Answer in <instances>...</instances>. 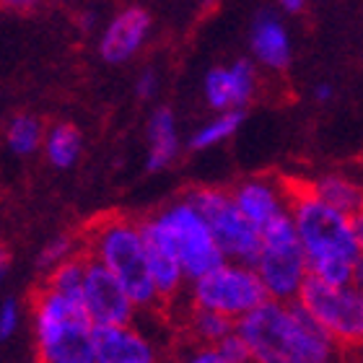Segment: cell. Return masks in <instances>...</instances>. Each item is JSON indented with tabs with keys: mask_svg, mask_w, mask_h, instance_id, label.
Returning <instances> with one entry per match:
<instances>
[{
	"mask_svg": "<svg viewBox=\"0 0 363 363\" xmlns=\"http://www.w3.org/2000/svg\"><path fill=\"white\" fill-rule=\"evenodd\" d=\"M81 303H84L94 327L125 325V322H135L140 317V309L135 306L133 296L128 294V288L122 286L112 270H106L94 257H89V265H86Z\"/></svg>",
	"mask_w": 363,
	"mask_h": 363,
	"instance_id": "10",
	"label": "cell"
},
{
	"mask_svg": "<svg viewBox=\"0 0 363 363\" xmlns=\"http://www.w3.org/2000/svg\"><path fill=\"white\" fill-rule=\"evenodd\" d=\"M174 358L177 363H226L213 345H195V342H184Z\"/></svg>",
	"mask_w": 363,
	"mask_h": 363,
	"instance_id": "26",
	"label": "cell"
},
{
	"mask_svg": "<svg viewBox=\"0 0 363 363\" xmlns=\"http://www.w3.org/2000/svg\"><path fill=\"white\" fill-rule=\"evenodd\" d=\"M213 348L218 350L220 358H223L226 363H255V361H252L250 345H247L244 335L239 333L236 327L226 335V337H223V340L218 342V345H213Z\"/></svg>",
	"mask_w": 363,
	"mask_h": 363,
	"instance_id": "24",
	"label": "cell"
},
{
	"mask_svg": "<svg viewBox=\"0 0 363 363\" xmlns=\"http://www.w3.org/2000/svg\"><path fill=\"white\" fill-rule=\"evenodd\" d=\"M244 114L242 109H228V112H220L216 120H211L208 125L197 130L192 140H189V148L192 151H205V148H211L216 143H223L226 138H231L236 133V128L242 125Z\"/></svg>",
	"mask_w": 363,
	"mask_h": 363,
	"instance_id": "21",
	"label": "cell"
},
{
	"mask_svg": "<svg viewBox=\"0 0 363 363\" xmlns=\"http://www.w3.org/2000/svg\"><path fill=\"white\" fill-rule=\"evenodd\" d=\"M6 143L16 156H29V153L37 151L39 145H45V133H42V125H39L37 117L16 114L13 120L8 122Z\"/></svg>",
	"mask_w": 363,
	"mask_h": 363,
	"instance_id": "19",
	"label": "cell"
},
{
	"mask_svg": "<svg viewBox=\"0 0 363 363\" xmlns=\"http://www.w3.org/2000/svg\"><path fill=\"white\" fill-rule=\"evenodd\" d=\"M84 252L120 278L140 311H164L151 275L143 220L117 213L101 216L86 228Z\"/></svg>",
	"mask_w": 363,
	"mask_h": 363,
	"instance_id": "3",
	"label": "cell"
},
{
	"mask_svg": "<svg viewBox=\"0 0 363 363\" xmlns=\"http://www.w3.org/2000/svg\"><path fill=\"white\" fill-rule=\"evenodd\" d=\"M353 356H358V358H361V363H363V350H358V353H353Z\"/></svg>",
	"mask_w": 363,
	"mask_h": 363,
	"instance_id": "35",
	"label": "cell"
},
{
	"mask_svg": "<svg viewBox=\"0 0 363 363\" xmlns=\"http://www.w3.org/2000/svg\"><path fill=\"white\" fill-rule=\"evenodd\" d=\"M81 153V133L68 122L52 125L45 135V156L57 169H70Z\"/></svg>",
	"mask_w": 363,
	"mask_h": 363,
	"instance_id": "18",
	"label": "cell"
},
{
	"mask_svg": "<svg viewBox=\"0 0 363 363\" xmlns=\"http://www.w3.org/2000/svg\"><path fill=\"white\" fill-rule=\"evenodd\" d=\"M37 363H96L94 322L78 298L42 286L31 296Z\"/></svg>",
	"mask_w": 363,
	"mask_h": 363,
	"instance_id": "4",
	"label": "cell"
},
{
	"mask_svg": "<svg viewBox=\"0 0 363 363\" xmlns=\"http://www.w3.org/2000/svg\"><path fill=\"white\" fill-rule=\"evenodd\" d=\"M333 96V89L330 86H319L317 89V99H322V101H327V99Z\"/></svg>",
	"mask_w": 363,
	"mask_h": 363,
	"instance_id": "33",
	"label": "cell"
},
{
	"mask_svg": "<svg viewBox=\"0 0 363 363\" xmlns=\"http://www.w3.org/2000/svg\"><path fill=\"white\" fill-rule=\"evenodd\" d=\"M231 84H234V101L236 109H242L250 101L252 91H255V70L247 60H239L231 65Z\"/></svg>",
	"mask_w": 363,
	"mask_h": 363,
	"instance_id": "25",
	"label": "cell"
},
{
	"mask_svg": "<svg viewBox=\"0 0 363 363\" xmlns=\"http://www.w3.org/2000/svg\"><path fill=\"white\" fill-rule=\"evenodd\" d=\"M179 153V138H177L174 114L169 109L153 112L148 122V172L167 169Z\"/></svg>",
	"mask_w": 363,
	"mask_h": 363,
	"instance_id": "16",
	"label": "cell"
},
{
	"mask_svg": "<svg viewBox=\"0 0 363 363\" xmlns=\"http://www.w3.org/2000/svg\"><path fill=\"white\" fill-rule=\"evenodd\" d=\"M205 96H208L213 109H220V112L236 109L231 68H216L208 73V78H205Z\"/></svg>",
	"mask_w": 363,
	"mask_h": 363,
	"instance_id": "23",
	"label": "cell"
},
{
	"mask_svg": "<svg viewBox=\"0 0 363 363\" xmlns=\"http://www.w3.org/2000/svg\"><path fill=\"white\" fill-rule=\"evenodd\" d=\"M262 301H267V291L255 265L234 259H223L211 272L189 280L187 288V303L226 314L234 322L247 317Z\"/></svg>",
	"mask_w": 363,
	"mask_h": 363,
	"instance_id": "7",
	"label": "cell"
},
{
	"mask_svg": "<svg viewBox=\"0 0 363 363\" xmlns=\"http://www.w3.org/2000/svg\"><path fill=\"white\" fill-rule=\"evenodd\" d=\"M234 200L242 213L262 231L267 223L291 213V184L288 179L275 177H252L239 182L234 189Z\"/></svg>",
	"mask_w": 363,
	"mask_h": 363,
	"instance_id": "12",
	"label": "cell"
},
{
	"mask_svg": "<svg viewBox=\"0 0 363 363\" xmlns=\"http://www.w3.org/2000/svg\"><path fill=\"white\" fill-rule=\"evenodd\" d=\"M179 319V333L184 342H195V345H218L231 330L236 327V322L226 314H218L213 309H203V306H192V303H182L174 311Z\"/></svg>",
	"mask_w": 363,
	"mask_h": 363,
	"instance_id": "14",
	"label": "cell"
},
{
	"mask_svg": "<svg viewBox=\"0 0 363 363\" xmlns=\"http://www.w3.org/2000/svg\"><path fill=\"white\" fill-rule=\"evenodd\" d=\"M167 345L135 322L94 327V358L96 363H161L167 358Z\"/></svg>",
	"mask_w": 363,
	"mask_h": 363,
	"instance_id": "11",
	"label": "cell"
},
{
	"mask_svg": "<svg viewBox=\"0 0 363 363\" xmlns=\"http://www.w3.org/2000/svg\"><path fill=\"white\" fill-rule=\"evenodd\" d=\"M291 216L309 257L311 275L333 286H345L353 278V262L361 255L353 216L319 200L306 179H288Z\"/></svg>",
	"mask_w": 363,
	"mask_h": 363,
	"instance_id": "2",
	"label": "cell"
},
{
	"mask_svg": "<svg viewBox=\"0 0 363 363\" xmlns=\"http://www.w3.org/2000/svg\"><path fill=\"white\" fill-rule=\"evenodd\" d=\"M81 252H84V236H70V234L55 236L52 242H47L45 250L39 252L37 265H39V270L50 272L57 265H62L65 259L81 255Z\"/></svg>",
	"mask_w": 363,
	"mask_h": 363,
	"instance_id": "22",
	"label": "cell"
},
{
	"mask_svg": "<svg viewBox=\"0 0 363 363\" xmlns=\"http://www.w3.org/2000/svg\"><path fill=\"white\" fill-rule=\"evenodd\" d=\"M309 189L319 200H325L327 205H333L337 211L353 213L363 208V187L358 182H353L350 177L342 174H322L317 179L306 182Z\"/></svg>",
	"mask_w": 363,
	"mask_h": 363,
	"instance_id": "17",
	"label": "cell"
},
{
	"mask_svg": "<svg viewBox=\"0 0 363 363\" xmlns=\"http://www.w3.org/2000/svg\"><path fill=\"white\" fill-rule=\"evenodd\" d=\"M255 363H348L350 353L301 301L267 298L236 322Z\"/></svg>",
	"mask_w": 363,
	"mask_h": 363,
	"instance_id": "1",
	"label": "cell"
},
{
	"mask_svg": "<svg viewBox=\"0 0 363 363\" xmlns=\"http://www.w3.org/2000/svg\"><path fill=\"white\" fill-rule=\"evenodd\" d=\"M187 197L205 216L223 257L255 265L262 247V234L236 205L234 192L220 187H195L189 189Z\"/></svg>",
	"mask_w": 363,
	"mask_h": 363,
	"instance_id": "8",
	"label": "cell"
},
{
	"mask_svg": "<svg viewBox=\"0 0 363 363\" xmlns=\"http://www.w3.org/2000/svg\"><path fill=\"white\" fill-rule=\"evenodd\" d=\"M86 265H89V255L81 252L76 257L65 259L62 265H57L55 270L47 272L45 286L60 291L62 296L78 298L81 301V291H84V278H86Z\"/></svg>",
	"mask_w": 363,
	"mask_h": 363,
	"instance_id": "20",
	"label": "cell"
},
{
	"mask_svg": "<svg viewBox=\"0 0 363 363\" xmlns=\"http://www.w3.org/2000/svg\"><path fill=\"white\" fill-rule=\"evenodd\" d=\"M280 6L286 8L288 13H298V11H301L303 8V3H306V0H278Z\"/></svg>",
	"mask_w": 363,
	"mask_h": 363,
	"instance_id": "32",
	"label": "cell"
},
{
	"mask_svg": "<svg viewBox=\"0 0 363 363\" xmlns=\"http://www.w3.org/2000/svg\"><path fill=\"white\" fill-rule=\"evenodd\" d=\"M252 50L267 68L283 70L291 60V42L283 23L272 13H259L252 29Z\"/></svg>",
	"mask_w": 363,
	"mask_h": 363,
	"instance_id": "15",
	"label": "cell"
},
{
	"mask_svg": "<svg viewBox=\"0 0 363 363\" xmlns=\"http://www.w3.org/2000/svg\"><path fill=\"white\" fill-rule=\"evenodd\" d=\"M18 322H21V309H18V301L16 298H6L3 306H0V337L8 340L11 335L18 330Z\"/></svg>",
	"mask_w": 363,
	"mask_h": 363,
	"instance_id": "27",
	"label": "cell"
},
{
	"mask_svg": "<svg viewBox=\"0 0 363 363\" xmlns=\"http://www.w3.org/2000/svg\"><path fill=\"white\" fill-rule=\"evenodd\" d=\"M6 11H16V13H26L31 8L39 6V0H0Z\"/></svg>",
	"mask_w": 363,
	"mask_h": 363,
	"instance_id": "28",
	"label": "cell"
},
{
	"mask_svg": "<svg viewBox=\"0 0 363 363\" xmlns=\"http://www.w3.org/2000/svg\"><path fill=\"white\" fill-rule=\"evenodd\" d=\"M350 283L356 288H361L363 291V252L358 255V259L353 262V278H350Z\"/></svg>",
	"mask_w": 363,
	"mask_h": 363,
	"instance_id": "30",
	"label": "cell"
},
{
	"mask_svg": "<svg viewBox=\"0 0 363 363\" xmlns=\"http://www.w3.org/2000/svg\"><path fill=\"white\" fill-rule=\"evenodd\" d=\"M259 234H262V247L255 259V270L265 286L267 298L298 301L306 280L311 278V267L296 231L294 216L291 213L280 216Z\"/></svg>",
	"mask_w": 363,
	"mask_h": 363,
	"instance_id": "6",
	"label": "cell"
},
{
	"mask_svg": "<svg viewBox=\"0 0 363 363\" xmlns=\"http://www.w3.org/2000/svg\"><path fill=\"white\" fill-rule=\"evenodd\" d=\"M353 228H356L358 244H361V252H363V208L353 213Z\"/></svg>",
	"mask_w": 363,
	"mask_h": 363,
	"instance_id": "31",
	"label": "cell"
},
{
	"mask_svg": "<svg viewBox=\"0 0 363 363\" xmlns=\"http://www.w3.org/2000/svg\"><path fill=\"white\" fill-rule=\"evenodd\" d=\"M298 301L348 353L363 350V291L353 283L333 286L311 275Z\"/></svg>",
	"mask_w": 363,
	"mask_h": 363,
	"instance_id": "9",
	"label": "cell"
},
{
	"mask_svg": "<svg viewBox=\"0 0 363 363\" xmlns=\"http://www.w3.org/2000/svg\"><path fill=\"white\" fill-rule=\"evenodd\" d=\"M153 91H156V76H153V73H143L140 81H138V94L143 99H148Z\"/></svg>",
	"mask_w": 363,
	"mask_h": 363,
	"instance_id": "29",
	"label": "cell"
},
{
	"mask_svg": "<svg viewBox=\"0 0 363 363\" xmlns=\"http://www.w3.org/2000/svg\"><path fill=\"white\" fill-rule=\"evenodd\" d=\"M143 231L148 242L179 259L189 280L211 272L226 259L205 216L187 195L148 216L143 220Z\"/></svg>",
	"mask_w": 363,
	"mask_h": 363,
	"instance_id": "5",
	"label": "cell"
},
{
	"mask_svg": "<svg viewBox=\"0 0 363 363\" xmlns=\"http://www.w3.org/2000/svg\"><path fill=\"white\" fill-rule=\"evenodd\" d=\"M148 29H151V16L143 8H125L104 29L99 52L106 62H125L140 50L143 39L148 37Z\"/></svg>",
	"mask_w": 363,
	"mask_h": 363,
	"instance_id": "13",
	"label": "cell"
},
{
	"mask_svg": "<svg viewBox=\"0 0 363 363\" xmlns=\"http://www.w3.org/2000/svg\"><path fill=\"white\" fill-rule=\"evenodd\" d=\"M161 363H177V358H174V353H172V356H167V358H164V361H161Z\"/></svg>",
	"mask_w": 363,
	"mask_h": 363,
	"instance_id": "34",
	"label": "cell"
}]
</instances>
